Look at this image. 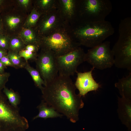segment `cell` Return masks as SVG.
Here are the masks:
<instances>
[{
    "instance_id": "13",
    "label": "cell",
    "mask_w": 131,
    "mask_h": 131,
    "mask_svg": "<svg viewBox=\"0 0 131 131\" xmlns=\"http://www.w3.org/2000/svg\"><path fill=\"white\" fill-rule=\"evenodd\" d=\"M37 108L39 112L38 115L33 118V120L39 118L46 119L49 118H61L63 115L60 114L52 107L49 106L43 99Z\"/></svg>"
},
{
    "instance_id": "5",
    "label": "cell",
    "mask_w": 131,
    "mask_h": 131,
    "mask_svg": "<svg viewBox=\"0 0 131 131\" xmlns=\"http://www.w3.org/2000/svg\"><path fill=\"white\" fill-rule=\"evenodd\" d=\"M62 27L44 36L40 40L42 50L49 51L56 57L61 56L72 51L81 45L74 42Z\"/></svg>"
},
{
    "instance_id": "23",
    "label": "cell",
    "mask_w": 131,
    "mask_h": 131,
    "mask_svg": "<svg viewBox=\"0 0 131 131\" xmlns=\"http://www.w3.org/2000/svg\"><path fill=\"white\" fill-rule=\"evenodd\" d=\"M21 57L24 58L26 62L29 60L31 59L35 61L38 56L36 52H33L25 49H23L18 53Z\"/></svg>"
},
{
    "instance_id": "33",
    "label": "cell",
    "mask_w": 131,
    "mask_h": 131,
    "mask_svg": "<svg viewBox=\"0 0 131 131\" xmlns=\"http://www.w3.org/2000/svg\"><path fill=\"white\" fill-rule=\"evenodd\" d=\"M1 0H0V4L1 3Z\"/></svg>"
},
{
    "instance_id": "7",
    "label": "cell",
    "mask_w": 131,
    "mask_h": 131,
    "mask_svg": "<svg viewBox=\"0 0 131 131\" xmlns=\"http://www.w3.org/2000/svg\"><path fill=\"white\" fill-rule=\"evenodd\" d=\"M114 59L110 42L107 41L89 49L84 57L85 61L101 70L111 68L114 65Z\"/></svg>"
},
{
    "instance_id": "17",
    "label": "cell",
    "mask_w": 131,
    "mask_h": 131,
    "mask_svg": "<svg viewBox=\"0 0 131 131\" xmlns=\"http://www.w3.org/2000/svg\"><path fill=\"white\" fill-rule=\"evenodd\" d=\"M24 68L31 76L36 86L41 90L43 87V85L45 86L46 83L41 77L39 72L36 69L31 66L28 62H26Z\"/></svg>"
},
{
    "instance_id": "29",
    "label": "cell",
    "mask_w": 131,
    "mask_h": 131,
    "mask_svg": "<svg viewBox=\"0 0 131 131\" xmlns=\"http://www.w3.org/2000/svg\"><path fill=\"white\" fill-rule=\"evenodd\" d=\"M19 4L24 7L27 8L29 5L30 0H18Z\"/></svg>"
},
{
    "instance_id": "8",
    "label": "cell",
    "mask_w": 131,
    "mask_h": 131,
    "mask_svg": "<svg viewBox=\"0 0 131 131\" xmlns=\"http://www.w3.org/2000/svg\"><path fill=\"white\" fill-rule=\"evenodd\" d=\"M85 53L78 47L63 55L56 57L59 74L70 77L77 71L78 66L85 61Z\"/></svg>"
},
{
    "instance_id": "15",
    "label": "cell",
    "mask_w": 131,
    "mask_h": 131,
    "mask_svg": "<svg viewBox=\"0 0 131 131\" xmlns=\"http://www.w3.org/2000/svg\"><path fill=\"white\" fill-rule=\"evenodd\" d=\"M60 2L63 15L68 18L73 16L76 12V1L73 0H61Z\"/></svg>"
},
{
    "instance_id": "27",
    "label": "cell",
    "mask_w": 131,
    "mask_h": 131,
    "mask_svg": "<svg viewBox=\"0 0 131 131\" xmlns=\"http://www.w3.org/2000/svg\"><path fill=\"white\" fill-rule=\"evenodd\" d=\"M0 61L6 67L10 66L13 67V66L11 62L8 55L3 56L0 59Z\"/></svg>"
},
{
    "instance_id": "34",
    "label": "cell",
    "mask_w": 131,
    "mask_h": 131,
    "mask_svg": "<svg viewBox=\"0 0 131 131\" xmlns=\"http://www.w3.org/2000/svg\"><path fill=\"white\" fill-rule=\"evenodd\" d=\"M1 27H0V30H1Z\"/></svg>"
},
{
    "instance_id": "30",
    "label": "cell",
    "mask_w": 131,
    "mask_h": 131,
    "mask_svg": "<svg viewBox=\"0 0 131 131\" xmlns=\"http://www.w3.org/2000/svg\"><path fill=\"white\" fill-rule=\"evenodd\" d=\"M7 54L5 50L0 49V59L3 56Z\"/></svg>"
},
{
    "instance_id": "1",
    "label": "cell",
    "mask_w": 131,
    "mask_h": 131,
    "mask_svg": "<svg viewBox=\"0 0 131 131\" xmlns=\"http://www.w3.org/2000/svg\"><path fill=\"white\" fill-rule=\"evenodd\" d=\"M76 89L70 77L58 74L41 90L43 100L49 106L75 123L84 105L82 97L76 93Z\"/></svg>"
},
{
    "instance_id": "21",
    "label": "cell",
    "mask_w": 131,
    "mask_h": 131,
    "mask_svg": "<svg viewBox=\"0 0 131 131\" xmlns=\"http://www.w3.org/2000/svg\"><path fill=\"white\" fill-rule=\"evenodd\" d=\"M40 16V13L36 10L34 9L29 15L25 24L27 27L34 26L37 22Z\"/></svg>"
},
{
    "instance_id": "25",
    "label": "cell",
    "mask_w": 131,
    "mask_h": 131,
    "mask_svg": "<svg viewBox=\"0 0 131 131\" xmlns=\"http://www.w3.org/2000/svg\"><path fill=\"white\" fill-rule=\"evenodd\" d=\"M10 75V74L9 73L0 74V92L1 90L5 87V84Z\"/></svg>"
},
{
    "instance_id": "26",
    "label": "cell",
    "mask_w": 131,
    "mask_h": 131,
    "mask_svg": "<svg viewBox=\"0 0 131 131\" xmlns=\"http://www.w3.org/2000/svg\"><path fill=\"white\" fill-rule=\"evenodd\" d=\"M9 42L5 37L0 35V49L4 50L8 49Z\"/></svg>"
},
{
    "instance_id": "19",
    "label": "cell",
    "mask_w": 131,
    "mask_h": 131,
    "mask_svg": "<svg viewBox=\"0 0 131 131\" xmlns=\"http://www.w3.org/2000/svg\"><path fill=\"white\" fill-rule=\"evenodd\" d=\"M7 55L14 67L16 69L24 68L26 62L24 61L18 53L9 51Z\"/></svg>"
},
{
    "instance_id": "14",
    "label": "cell",
    "mask_w": 131,
    "mask_h": 131,
    "mask_svg": "<svg viewBox=\"0 0 131 131\" xmlns=\"http://www.w3.org/2000/svg\"><path fill=\"white\" fill-rule=\"evenodd\" d=\"M115 86L122 97L131 98V72L125 77L119 79Z\"/></svg>"
},
{
    "instance_id": "10",
    "label": "cell",
    "mask_w": 131,
    "mask_h": 131,
    "mask_svg": "<svg viewBox=\"0 0 131 131\" xmlns=\"http://www.w3.org/2000/svg\"><path fill=\"white\" fill-rule=\"evenodd\" d=\"M94 68L92 67L90 71L84 72H77V77L75 83V86L79 91L78 94L84 96L88 92L98 90L99 84L94 79L92 72Z\"/></svg>"
},
{
    "instance_id": "18",
    "label": "cell",
    "mask_w": 131,
    "mask_h": 131,
    "mask_svg": "<svg viewBox=\"0 0 131 131\" xmlns=\"http://www.w3.org/2000/svg\"><path fill=\"white\" fill-rule=\"evenodd\" d=\"M3 92L10 104L15 108H18V106L21 101L20 97L18 93L11 89H9L6 87L3 89Z\"/></svg>"
},
{
    "instance_id": "9",
    "label": "cell",
    "mask_w": 131,
    "mask_h": 131,
    "mask_svg": "<svg viewBox=\"0 0 131 131\" xmlns=\"http://www.w3.org/2000/svg\"><path fill=\"white\" fill-rule=\"evenodd\" d=\"M35 61L36 69L45 82L46 85L58 75L56 57L51 51L42 50L38 55Z\"/></svg>"
},
{
    "instance_id": "3",
    "label": "cell",
    "mask_w": 131,
    "mask_h": 131,
    "mask_svg": "<svg viewBox=\"0 0 131 131\" xmlns=\"http://www.w3.org/2000/svg\"><path fill=\"white\" fill-rule=\"evenodd\" d=\"M119 37L111 49L114 65L117 67L131 71V20H121L118 28Z\"/></svg>"
},
{
    "instance_id": "20",
    "label": "cell",
    "mask_w": 131,
    "mask_h": 131,
    "mask_svg": "<svg viewBox=\"0 0 131 131\" xmlns=\"http://www.w3.org/2000/svg\"><path fill=\"white\" fill-rule=\"evenodd\" d=\"M25 44L21 39L14 38L9 41L8 49L9 51L18 53L24 49Z\"/></svg>"
},
{
    "instance_id": "12",
    "label": "cell",
    "mask_w": 131,
    "mask_h": 131,
    "mask_svg": "<svg viewBox=\"0 0 131 131\" xmlns=\"http://www.w3.org/2000/svg\"><path fill=\"white\" fill-rule=\"evenodd\" d=\"M118 112L119 117L123 124L126 126L129 131H131V99L119 97Z\"/></svg>"
},
{
    "instance_id": "4",
    "label": "cell",
    "mask_w": 131,
    "mask_h": 131,
    "mask_svg": "<svg viewBox=\"0 0 131 131\" xmlns=\"http://www.w3.org/2000/svg\"><path fill=\"white\" fill-rule=\"evenodd\" d=\"M109 0H84L76 2L79 22H96L105 20L112 11Z\"/></svg>"
},
{
    "instance_id": "24",
    "label": "cell",
    "mask_w": 131,
    "mask_h": 131,
    "mask_svg": "<svg viewBox=\"0 0 131 131\" xmlns=\"http://www.w3.org/2000/svg\"><path fill=\"white\" fill-rule=\"evenodd\" d=\"M20 18L15 16H10L6 19L7 24L11 29L15 28L19 24L21 21Z\"/></svg>"
},
{
    "instance_id": "22",
    "label": "cell",
    "mask_w": 131,
    "mask_h": 131,
    "mask_svg": "<svg viewBox=\"0 0 131 131\" xmlns=\"http://www.w3.org/2000/svg\"><path fill=\"white\" fill-rule=\"evenodd\" d=\"M39 7L49 12L54 10L56 7V1L53 0H40L38 1Z\"/></svg>"
},
{
    "instance_id": "6",
    "label": "cell",
    "mask_w": 131,
    "mask_h": 131,
    "mask_svg": "<svg viewBox=\"0 0 131 131\" xmlns=\"http://www.w3.org/2000/svg\"><path fill=\"white\" fill-rule=\"evenodd\" d=\"M19 108L9 102L6 96L0 92V131H8L21 128L26 130L29 127L27 120L21 115Z\"/></svg>"
},
{
    "instance_id": "28",
    "label": "cell",
    "mask_w": 131,
    "mask_h": 131,
    "mask_svg": "<svg viewBox=\"0 0 131 131\" xmlns=\"http://www.w3.org/2000/svg\"><path fill=\"white\" fill-rule=\"evenodd\" d=\"M25 49L30 51L36 52L38 50L39 47L33 44H28L25 47Z\"/></svg>"
},
{
    "instance_id": "11",
    "label": "cell",
    "mask_w": 131,
    "mask_h": 131,
    "mask_svg": "<svg viewBox=\"0 0 131 131\" xmlns=\"http://www.w3.org/2000/svg\"><path fill=\"white\" fill-rule=\"evenodd\" d=\"M60 14L54 10L49 12L41 22L39 31L42 34L47 35L62 27Z\"/></svg>"
},
{
    "instance_id": "2",
    "label": "cell",
    "mask_w": 131,
    "mask_h": 131,
    "mask_svg": "<svg viewBox=\"0 0 131 131\" xmlns=\"http://www.w3.org/2000/svg\"><path fill=\"white\" fill-rule=\"evenodd\" d=\"M74 29V37L81 45L92 48L102 43L113 34L114 28L105 20L96 22H79Z\"/></svg>"
},
{
    "instance_id": "16",
    "label": "cell",
    "mask_w": 131,
    "mask_h": 131,
    "mask_svg": "<svg viewBox=\"0 0 131 131\" xmlns=\"http://www.w3.org/2000/svg\"><path fill=\"white\" fill-rule=\"evenodd\" d=\"M21 40L25 44L34 45L39 47L40 40L37 38L34 32L31 29L25 28L21 33Z\"/></svg>"
},
{
    "instance_id": "32",
    "label": "cell",
    "mask_w": 131,
    "mask_h": 131,
    "mask_svg": "<svg viewBox=\"0 0 131 131\" xmlns=\"http://www.w3.org/2000/svg\"><path fill=\"white\" fill-rule=\"evenodd\" d=\"M26 130L21 128H17L12 129L8 131H26Z\"/></svg>"
},
{
    "instance_id": "31",
    "label": "cell",
    "mask_w": 131,
    "mask_h": 131,
    "mask_svg": "<svg viewBox=\"0 0 131 131\" xmlns=\"http://www.w3.org/2000/svg\"><path fill=\"white\" fill-rule=\"evenodd\" d=\"M5 66L0 61V74L4 73Z\"/></svg>"
}]
</instances>
